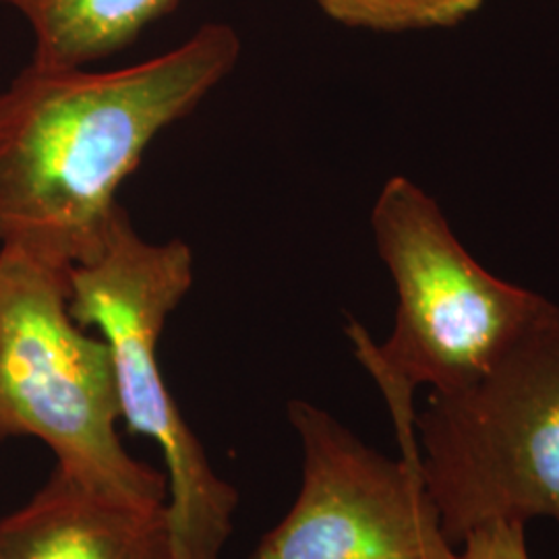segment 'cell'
I'll return each mask as SVG.
<instances>
[{
    "label": "cell",
    "mask_w": 559,
    "mask_h": 559,
    "mask_svg": "<svg viewBox=\"0 0 559 559\" xmlns=\"http://www.w3.org/2000/svg\"><path fill=\"white\" fill-rule=\"evenodd\" d=\"M239 57L237 32L205 23L166 55L112 71L32 60L0 92V242L60 267L94 258L145 150Z\"/></svg>",
    "instance_id": "6da1fadb"
},
{
    "label": "cell",
    "mask_w": 559,
    "mask_h": 559,
    "mask_svg": "<svg viewBox=\"0 0 559 559\" xmlns=\"http://www.w3.org/2000/svg\"><path fill=\"white\" fill-rule=\"evenodd\" d=\"M371 230L396 288V318L381 344L357 321L348 336L406 448L417 443L413 399L420 385L452 392L479 380L549 299L483 267L440 203L408 177L381 187Z\"/></svg>",
    "instance_id": "7a4b0ae2"
},
{
    "label": "cell",
    "mask_w": 559,
    "mask_h": 559,
    "mask_svg": "<svg viewBox=\"0 0 559 559\" xmlns=\"http://www.w3.org/2000/svg\"><path fill=\"white\" fill-rule=\"evenodd\" d=\"M193 251L180 239H143L119 205L100 251L69 267V309L96 330L112 355L120 420L160 448L168 479V522L180 559H222L239 491L222 479L180 415L162 376L160 336L193 286Z\"/></svg>",
    "instance_id": "3957f363"
},
{
    "label": "cell",
    "mask_w": 559,
    "mask_h": 559,
    "mask_svg": "<svg viewBox=\"0 0 559 559\" xmlns=\"http://www.w3.org/2000/svg\"><path fill=\"white\" fill-rule=\"evenodd\" d=\"M419 473L452 547L489 522L559 524V305L479 380L415 413Z\"/></svg>",
    "instance_id": "277c9868"
},
{
    "label": "cell",
    "mask_w": 559,
    "mask_h": 559,
    "mask_svg": "<svg viewBox=\"0 0 559 559\" xmlns=\"http://www.w3.org/2000/svg\"><path fill=\"white\" fill-rule=\"evenodd\" d=\"M0 404L9 436L44 441L57 468L104 496L168 503L166 473L133 459L119 436L108 344L69 309V267L0 247Z\"/></svg>",
    "instance_id": "5b68a950"
},
{
    "label": "cell",
    "mask_w": 559,
    "mask_h": 559,
    "mask_svg": "<svg viewBox=\"0 0 559 559\" xmlns=\"http://www.w3.org/2000/svg\"><path fill=\"white\" fill-rule=\"evenodd\" d=\"M302 452L299 496L249 559H456L419 473L392 460L328 411L290 400Z\"/></svg>",
    "instance_id": "8992f818"
},
{
    "label": "cell",
    "mask_w": 559,
    "mask_h": 559,
    "mask_svg": "<svg viewBox=\"0 0 559 559\" xmlns=\"http://www.w3.org/2000/svg\"><path fill=\"white\" fill-rule=\"evenodd\" d=\"M0 559H180L164 506L120 501L59 468L0 520Z\"/></svg>",
    "instance_id": "52a82bcc"
},
{
    "label": "cell",
    "mask_w": 559,
    "mask_h": 559,
    "mask_svg": "<svg viewBox=\"0 0 559 559\" xmlns=\"http://www.w3.org/2000/svg\"><path fill=\"white\" fill-rule=\"evenodd\" d=\"M32 25L34 62L85 67L117 55L154 21L170 15L179 0H0Z\"/></svg>",
    "instance_id": "ba28073f"
},
{
    "label": "cell",
    "mask_w": 559,
    "mask_h": 559,
    "mask_svg": "<svg viewBox=\"0 0 559 559\" xmlns=\"http://www.w3.org/2000/svg\"><path fill=\"white\" fill-rule=\"evenodd\" d=\"M330 20L373 32L454 27L473 17L485 0H316Z\"/></svg>",
    "instance_id": "9c48e42d"
},
{
    "label": "cell",
    "mask_w": 559,
    "mask_h": 559,
    "mask_svg": "<svg viewBox=\"0 0 559 559\" xmlns=\"http://www.w3.org/2000/svg\"><path fill=\"white\" fill-rule=\"evenodd\" d=\"M456 559H531L526 549V524L489 522L468 533L459 545Z\"/></svg>",
    "instance_id": "30bf717a"
},
{
    "label": "cell",
    "mask_w": 559,
    "mask_h": 559,
    "mask_svg": "<svg viewBox=\"0 0 559 559\" xmlns=\"http://www.w3.org/2000/svg\"><path fill=\"white\" fill-rule=\"evenodd\" d=\"M0 436H2V438L9 436V431H7V419H4V413H2V404H0Z\"/></svg>",
    "instance_id": "8fae6325"
}]
</instances>
